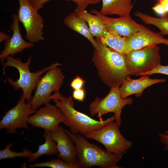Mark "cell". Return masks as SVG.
<instances>
[{
  "instance_id": "22",
  "label": "cell",
  "mask_w": 168,
  "mask_h": 168,
  "mask_svg": "<svg viewBox=\"0 0 168 168\" xmlns=\"http://www.w3.org/2000/svg\"><path fill=\"white\" fill-rule=\"evenodd\" d=\"M134 14L145 23L157 27L160 30L159 33L162 36L168 35V15H165L158 18L139 11L135 12Z\"/></svg>"
},
{
  "instance_id": "13",
  "label": "cell",
  "mask_w": 168,
  "mask_h": 168,
  "mask_svg": "<svg viewBox=\"0 0 168 168\" xmlns=\"http://www.w3.org/2000/svg\"><path fill=\"white\" fill-rule=\"evenodd\" d=\"M51 133L53 139L56 143L59 158L67 163L78 165L75 144L66 129L59 125Z\"/></svg>"
},
{
  "instance_id": "14",
  "label": "cell",
  "mask_w": 168,
  "mask_h": 168,
  "mask_svg": "<svg viewBox=\"0 0 168 168\" xmlns=\"http://www.w3.org/2000/svg\"><path fill=\"white\" fill-rule=\"evenodd\" d=\"M12 18L13 21L10 27L13 31L12 35L6 41L0 54V59L2 62H3L8 56L13 55L26 49L31 48L34 46V43L26 42L23 38L20 32L17 15L14 14Z\"/></svg>"
},
{
  "instance_id": "2",
  "label": "cell",
  "mask_w": 168,
  "mask_h": 168,
  "mask_svg": "<svg viewBox=\"0 0 168 168\" xmlns=\"http://www.w3.org/2000/svg\"><path fill=\"white\" fill-rule=\"evenodd\" d=\"M50 99L65 116L67 126L74 133L85 136L90 132L100 129L116 120L114 114L105 120L100 119L98 120L92 118L75 109L72 96L66 97L59 91L55 92L51 96Z\"/></svg>"
},
{
  "instance_id": "8",
  "label": "cell",
  "mask_w": 168,
  "mask_h": 168,
  "mask_svg": "<svg viewBox=\"0 0 168 168\" xmlns=\"http://www.w3.org/2000/svg\"><path fill=\"white\" fill-rule=\"evenodd\" d=\"M118 85L111 88L108 94L104 97L100 98L96 97L89 105V111L92 116L97 114L100 119L109 113H113L116 116V122L120 127L121 124V115L124 106L132 104L133 100L131 97L122 98L120 96Z\"/></svg>"
},
{
  "instance_id": "7",
  "label": "cell",
  "mask_w": 168,
  "mask_h": 168,
  "mask_svg": "<svg viewBox=\"0 0 168 168\" xmlns=\"http://www.w3.org/2000/svg\"><path fill=\"white\" fill-rule=\"evenodd\" d=\"M58 66L56 65L48 69L39 80L35 94L30 101L34 110L43 105L49 103L52 93L59 91L65 76Z\"/></svg>"
},
{
  "instance_id": "10",
  "label": "cell",
  "mask_w": 168,
  "mask_h": 168,
  "mask_svg": "<svg viewBox=\"0 0 168 168\" xmlns=\"http://www.w3.org/2000/svg\"><path fill=\"white\" fill-rule=\"evenodd\" d=\"M26 101L21 95L16 105L2 117L0 122V129L5 128L7 133L16 134L18 128H29L28 118L36 110L32 109L30 102Z\"/></svg>"
},
{
  "instance_id": "17",
  "label": "cell",
  "mask_w": 168,
  "mask_h": 168,
  "mask_svg": "<svg viewBox=\"0 0 168 168\" xmlns=\"http://www.w3.org/2000/svg\"><path fill=\"white\" fill-rule=\"evenodd\" d=\"M74 12L87 22L93 36L100 38L105 36L108 30L102 20L99 16L89 13L85 9L78 7Z\"/></svg>"
},
{
  "instance_id": "1",
  "label": "cell",
  "mask_w": 168,
  "mask_h": 168,
  "mask_svg": "<svg viewBox=\"0 0 168 168\" xmlns=\"http://www.w3.org/2000/svg\"><path fill=\"white\" fill-rule=\"evenodd\" d=\"M92 60L98 75L103 83L110 88L120 85L128 76L125 55L108 46L100 38L95 39Z\"/></svg>"
},
{
  "instance_id": "31",
  "label": "cell",
  "mask_w": 168,
  "mask_h": 168,
  "mask_svg": "<svg viewBox=\"0 0 168 168\" xmlns=\"http://www.w3.org/2000/svg\"><path fill=\"white\" fill-rule=\"evenodd\" d=\"M11 37L2 32H0V42L4 40H7L11 38Z\"/></svg>"
},
{
  "instance_id": "9",
  "label": "cell",
  "mask_w": 168,
  "mask_h": 168,
  "mask_svg": "<svg viewBox=\"0 0 168 168\" xmlns=\"http://www.w3.org/2000/svg\"><path fill=\"white\" fill-rule=\"evenodd\" d=\"M19 7L17 16L24 27L25 37L29 42L37 43L44 39L42 17L31 5L29 0H18Z\"/></svg>"
},
{
  "instance_id": "21",
  "label": "cell",
  "mask_w": 168,
  "mask_h": 168,
  "mask_svg": "<svg viewBox=\"0 0 168 168\" xmlns=\"http://www.w3.org/2000/svg\"><path fill=\"white\" fill-rule=\"evenodd\" d=\"M43 136L45 139L44 143L39 145L38 150L31 154L28 159L29 162L35 161L40 156L44 155H53L58 154L56 143L52 138L51 132L45 131Z\"/></svg>"
},
{
  "instance_id": "26",
  "label": "cell",
  "mask_w": 168,
  "mask_h": 168,
  "mask_svg": "<svg viewBox=\"0 0 168 168\" xmlns=\"http://www.w3.org/2000/svg\"><path fill=\"white\" fill-rule=\"evenodd\" d=\"M159 73L168 75V65L164 66L159 64L150 71L143 74L144 75H150L154 74Z\"/></svg>"
},
{
  "instance_id": "23",
  "label": "cell",
  "mask_w": 168,
  "mask_h": 168,
  "mask_svg": "<svg viewBox=\"0 0 168 168\" xmlns=\"http://www.w3.org/2000/svg\"><path fill=\"white\" fill-rule=\"evenodd\" d=\"M12 145L11 143L7 144L6 147L0 151V160L5 159H13L16 157L29 158L32 153L31 150L24 148L22 152H17L10 149Z\"/></svg>"
},
{
  "instance_id": "24",
  "label": "cell",
  "mask_w": 168,
  "mask_h": 168,
  "mask_svg": "<svg viewBox=\"0 0 168 168\" xmlns=\"http://www.w3.org/2000/svg\"><path fill=\"white\" fill-rule=\"evenodd\" d=\"M50 0H29L32 6L38 11L42 8L47 2ZM71 0L76 3L78 7L85 9L88 6L91 4H95L101 0Z\"/></svg>"
},
{
  "instance_id": "11",
  "label": "cell",
  "mask_w": 168,
  "mask_h": 168,
  "mask_svg": "<svg viewBox=\"0 0 168 168\" xmlns=\"http://www.w3.org/2000/svg\"><path fill=\"white\" fill-rule=\"evenodd\" d=\"M27 122L33 126L51 132L56 130L60 123L67 125L66 118L55 105L49 103L40 107L29 116Z\"/></svg>"
},
{
  "instance_id": "18",
  "label": "cell",
  "mask_w": 168,
  "mask_h": 168,
  "mask_svg": "<svg viewBox=\"0 0 168 168\" xmlns=\"http://www.w3.org/2000/svg\"><path fill=\"white\" fill-rule=\"evenodd\" d=\"M63 23L70 29L77 32L87 39L94 48L96 46V41L90 32L87 22L74 12L64 19Z\"/></svg>"
},
{
  "instance_id": "15",
  "label": "cell",
  "mask_w": 168,
  "mask_h": 168,
  "mask_svg": "<svg viewBox=\"0 0 168 168\" xmlns=\"http://www.w3.org/2000/svg\"><path fill=\"white\" fill-rule=\"evenodd\" d=\"M142 76L138 79H132L128 76L124 80L119 88L120 95L122 98H126L133 94L139 97L146 88L153 84L166 81L164 78L152 79L149 75Z\"/></svg>"
},
{
  "instance_id": "3",
  "label": "cell",
  "mask_w": 168,
  "mask_h": 168,
  "mask_svg": "<svg viewBox=\"0 0 168 168\" xmlns=\"http://www.w3.org/2000/svg\"><path fill=\"white\" fill-rule=\"evenodd\" d=\"M66 131L75 144L79 168L94 166L101 168H122L117 164L124 155L109 153L89 142L83 135Z\"/></svg>"
},
{
  "instance_id": "32",
  "label": "cell",
  "mask_w": 168,
  "mask_h": 168,
  "mask_svg": "<svg viewBox=\"0 0 168 168\" xmlns=\"http://www.w3.org/2000/svg\"><path fill=\"white\" fill-rule=\"evenodd\" d=\"M161 3L162 4L166 12V13L168 12V2L164 1Z\"/></svg>"
},
{
  "instance_id": "4",
  "label": "cell",
  "mask_w": 168,
  "mask_h": 168,
  "mask_svg": "<svg viewBox=\"0 0 168 168\" xmlns=\"http://www.w3.org/2000/svg\"><path fill=\"white\" fill-rule=\"evenodd\" d=\"M6 60L5 62L2 63L3 74H4L5 69L9 67L17 69L19 74V78L15 81L11 78H7L6 79L7 82L15 91L21 89L23 92L22 95L26 102L30 101L32 97L31 96L32 91L35 88L41 75L53 67L61 65V64L56 63L35 72H31L29 69V66L32 61L31 55L29 56L26 62L25 63L22 62L19 58L16 59L10 56L6 58Z\"/></svg>"
},
{
  "instance_id": "29",
  "label": "cell",
  "mask_w": 168,
  "mask_h": 168,
  "mask_svg": "<svg viewBox=\"0 0 168 168\" xmlns=\"http://www.w3.org/2000/svg\"><path fill=\"white\" fill-rule=\"evenodd\" d=\"M158 135L160 141L165 146L164 150L168 151V129L164 133H159Z\"/></svg>"
},
{
  "instance_id": "12",
  "label": "cell",
  "mask_w": 168,
  "mask_h": 168,
  "mask_svg": "<svg viewBox=\"0 0 168 168\" xmlns=\"http://www.w3.org/2000/svg\"><path fill=\"white\" fill-rule=\"evenodd\" d=\"M90 12L98 15L102 19L108 30L114 31L125 37L134 34L142 26V25L137 23L132 19L130 13L122 17L113 18L105 16L96 9H92Z\"/></svg>"
},
{
  "instance_id": "27",
  "label": "cell",
  "mask_w": 168,
  "mask_h": 168,
  "mask_svg": "<svg viewBox=\"0 0 168 168\" xmlns=\"http://www.w3.org/2000/svg\"><path fill=\"white\" fill-rule=\"evenodd\" d=\"M85 84V80L81 77L77 76L71 82L70 86L74 90L82 88Z\"/></svg>"
},
{
  "instance_id": "33",
  "label": "cell",
  "mask_w": 168,
  "mask_h": 168,
  "mask_svg": "<svg viewBox=\"0 0 168 168\" xmlns=\"http://www.w3.org/2000/svg\"><path fill=\"white\" fill-rule=\"evenodd\" d=\"M166 45H167L168 46V44H166Z\"/></svg>"
},
{
  "instance_id": "28",
  "label": "cell",
  "mask_w": 168,
  "mask_h": 168,
  "mask_svg": "<svg viewBox=\"0 0 168 168\" xmlns=\"http://www.w3.org/2000/svg\"><path fill=\"white\" fill-rule=\"evenodd\" d=\"M72 97L73 100L80 102L84 101L85 97V91L84 88L74 90L72 92Z\"/></svg>"
},
{
  "instance_id": "30",
  "label": "cell",
  "mask_w": 168,
  "mask_h": 168,
  "mask_svg": "<svg viewBox=\"0 0 168 168\" xmlns=\"http://www.w3.org/2000/svg\"><path fill=\"white\" fill-rule=\"evenodd\" d=\"M156 13L161 16L165 15L166 13L161 3H159L158 4L152 8Z\"/></svg>"
},
{
  "instance_id": "6",
  "label": "cell",
  "mask_w": 168,
  "mask_h": 168,
  "mask_svg": "<svg viewBox=\"0 0 168 168\" xmlns=\"http://www.w3.org/2000/svg\"><path fill=\"white\" fill-rule=\"evenodd\" d=\"M119 127L116 122L113 121L100 129L90 132L85 136L86 138L100 142L109 153L124 155L131 148L133 143L122 135Z\"/></svg>"
},
{
  "instance_id": "25",
  "label": "cell",
  "mask_w": 168,
  "mask_h": 168,
  "mask_svg": "<svg viewBox=\"0 0 168 168\" xmlns=\"http://www.w3.org/2000/svg\"><path fill=\"white\" fill-rule=\"evenodd\" d=\"M31 168L47 167L53 168H78L77 165L67 163L62 160L53 159L50 161L36 163L30 166Z\"/></svg>"
},
{
  "instance_id": "20",
  "label": "cell",
  "mask_w": 168,
  "mask_h": 168,
  "mask_svg": "<svg viewBox=\"0 0 168 168\" xmlns=\"http://www.w3.org/2000/svg\"><path fill=\"white\" fill-rule=\"evenodd\" d=\"M100 38L108 46L123 55H125L131 50L127 38L114 31L108 30L105 36Z\"/></svg>"
},
{
  "instance_id": "5",
  "label": "cell",
  "mask_w": 168,
  "mask_h": 168,
  "mask_svg": "<svg viewBox=\"0 0 168 168\" xmlns=\"http://www.w3.org/2000/svg\"><path fill=\"white\" fill-rule=\"evenodd\" d=\"M128 75L142 76L160 64V47L152 44L132 50L125 55Z\"/></svg>"
},
{
  "instance_id": "16",
  "label": "cell",
  "mask_w": 168,
  "mask_h": 168,
  "mask_svg": "<svg viewBox=\"0 0 168 168\" xmlns=\"http://www.w3.org/2000/svg\"><path fill=\"white\" fill-rule=\"evenodd\" d=\"M126 38L131 50L139 49L152 44L168 43V39L142 25L138 30Z\"/></svg>"
},
{
  "instance_id": "19",
  "label": "cell",
  "mask_w": 168,
  "mask_h": 168,
  "mask_svg": "<svg viewBox=\"0 0 168 168\" xmlns=\"http://www.w3.org/2000/svg\"><path fill=\"white\" fill-rule=\"evenodd\" d=\"M102 8L100 11L102 14L116 15L119 17L125 16L132 9V0H101Z\"/></svg>"
}]
</instances>
